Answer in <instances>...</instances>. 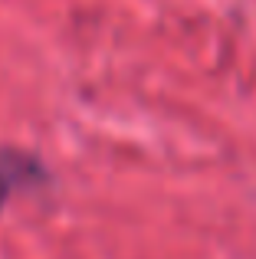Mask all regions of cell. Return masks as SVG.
Returning a JSON list of instances; mask_svg holds the SVG:
<instances>
[{
    "instance_id": "1",
    "label": "cell",
    "mask_w": 256,
    "mask_h": 259,
    "mask_svg": "<svg viewBox=\"0 0 256 259\" xmlns=\"http://www.w3.org/2000/svg\"><path fill=\"white\" fill-rule=\"evenodd\" d=\"M13 177L10 171L4 167V158H0V210H4V203H7V197H10V190H13Z\"/></svg>"
}]
</instances>
